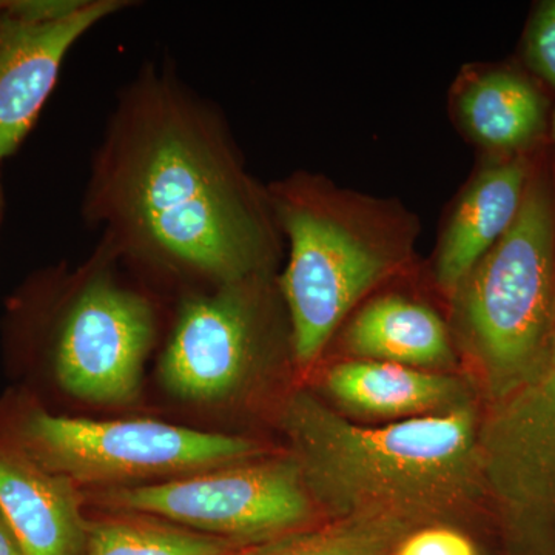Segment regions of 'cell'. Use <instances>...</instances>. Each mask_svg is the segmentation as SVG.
I'll list each match as a JSON object with an SVG mask.
<instances>
[{"label": "cell", "mask_w": 555, "mask_h": 555, "mask_svg": "<svg viewBox=\"0 0 555 555\" xmlns=\"http://www.w3.org/2000/svg\"><path fill=\"white\" fill-rule=\"evenodd\" d=\"M82 217L120 264L207 291L268 275V193L247 177L221 113L167 64L119 91L91 159Z\"/></svg>", "instance_id": "cell-1"}, {"label": "cell", "mask_w": 555, "mask_h": 555, "mask_svg": "<svg viewBox=\"0 0 555 555\" xmlns=\"http://www.w3.org/2000/svg\"><path fill=\"white\" fill-rule=\"evenodd\" d=\"M278 422L324 520L387 516L416 528H460L488 514L481 420L470 401L366 427L298 389L281 404Z\"/></svg>", "instance_id": "cell-2"}, {"label": "cell", "mask_w": 555, "mask_h": 555, "mask_svg": "<svg viewBox=\"0 0 555 555\" xmlns=\"http://www.w3.org/2000/svg\"><path fill=\"white\" fill-rule=\"evenodd\" d=\"M489 403L520 385L555 326V181L532 167L513 225L456 288Z\"/></svg>", "instance_id": "cell-3"}, {"label": "cell", "mask_w": 555, "mask_h": 555, "mask_svg": "<svg viewBox=\"0 0 555 555\" xmlns=\"http://www.w3.org/2000/svg\"><path fill=\"white\" fill-rule=\"evenodd\" d=\"M268 195L291 246L281 294L292 352L299 367L309 369L349 310L389 275L398 255L389 236L315 178L286 179Z\"/></svg>", "instance_id": "cell-4"}, {"label": "cell", "mask_w": 555, "mask_h": 555, "mask_svg": "<svg viewBox=\"0 0 555 555\" xmlns=\"http://www.w3.org/2000/svg\"><path fill=\"white\" fill-rule=\"evenodd\" d=\"M17 447L40 466L83 486L159 483L268 455L250 438L206 433L156 420H91L35 411Z\"/></svg>", "instance_id": "cell-5"}, {"label": "cell", "mask_w": 555, "mask_h": 555, "mask_svg": "<svg viewBox=\"0 0 555 555\" xmlns=\"http://www.w3.org/2000/svg\"><path fill=\"white\" fill-rule=\"evenodd\" d=\"M119 259L104 244L67 278L53 323L54 374L65 392L104 406H126L141 392L145 360L159 334L149 292L119 280Z\"/></svg>", "instance_id": "cell-6"}, {"label": "cell", "mask_w": 555, "mask_h": 555, "mask_svg": "<svg viewBox=\"0 0 555 555\" xmlns=\"http://www.w3.org/2000/svg\"><path fill=\"white\" fill-rule=\"evenodd\" d=\"M91 499L109 511L163 518L243 547L324 521L291 454L262 455L159 483L101 488Z\"/></svg>", "instance_id": "cell-7"}, {"label": "cell", "mask_w": 555, "mask_h": 555, "mask_svg": "<svg viewBox=\"0 0 555 555\" xmlns=\"http://www.w3.org/2000/svg\"><path fill=\"white\" fill-rule=\"evenodd\" d=\"M480 451L500 555H555V326L524 382L489 403Z\"/></svg>", "instance_id": "cell-8"}, {"label": "cell", "mask_w": 555, "mask_h": 555, "mask_svg": "<svg viewBox=\"0 0 555 555\" xmlns=\"http://www.w3.org/2000/svg\"><path fill=\"white\" fill-rule=\"evenodd\" d=\"M268 275L181 295L158 375L190 403H221L251 377L269 339Z\"/></svg>", "instance_id": "cell-9"}, {"label": "cell", "mask_w": 555, "mask_h": 555, "mask_svg": "<svg viewBox=\"0 0 555 555\" xmlns=\"http://www.w3.org/2000/svg\"><path fill=\"white\" fill-rule=\"evenodd\" d=\"M127 0H86L69 16L30 21L0 11V164L30 133L56 86L68 51L100 22L129 9Z\"/></svg>", "instance_id": "cell-10"}, {"label": "cell", "mask_w": 555, "mask_h": 555, "mask_svg": "<svg viewBox=\"0 0 555 555\" xmlns=\"http://www.w3.org/2000/svg\"><path fill=\"white\" fill-rule=\"evenodd\" d=\"M20 447L0 444V513L28 555H86V495Z\"/></svg>", "instance_id": "cell-11"}, {"label": "cell", "mask_w": 555, "mask_h": 555, "mask_svg": "<svg viewBox=\"0 0 555 555\" xmlns=\"http://www.w3.org/2000/svg\"><path fill=\"white\" fill-rule=\"evenodd\" d=\"M532 166L525 156L494 164L467 189L441 241L437 280L454 292L513 225Z\"/></svg>", "instance_id": "cell-12"}, {"label": "cell", "mask_w": 555, "mask_h": 555, "mask_svg": "<svg viewBox=\"0 0 555 555\" xmlns=\"http://www.w3.org/2000/svg\"><path fill=\"white\" fill-rule=\"evenodd\" d=\"M324 385L343 411L375 418H415L469 401L466 387L454 377L386 361L335 364Z\"/></svg>", "instance_id": "cell-13"}, {"label": "cell", "mask_w": 555, "mask_h": 555, "mask_svg": "<svg viewBox=\"0 0 555 555\" xmlns=\"http://www.w3.org/2000/svg\"><path fill=\"white\" fill-rule=\"evenodd\" d=\"M346 346L358 360L408 367H441L452 361L447 326L434 310L403 297L369 302L346 332Z\"/></svg>", "instance_id": "cell-14"}, {"label": "cell", "mask_w": 555, "mask_h": 555, "mask_svg": "<svg viewBox=\"0 0 555 555\" xmlns=\"http://www.w3.org/2000/svg\"><path fill=\"white\" fill-rule=\"evenodd\" d=\"M459 107L470 133L492 149L528 147L545 127V102L513 73L481 76L463 91Z\"/></svg>", "instance_id": "cell-15"}, {"label": "cell", "mask_w": 555, "mask_h": 555, "mask_svg": "<svg viewBox=\"0 0 555 555\" xmlns=\"http://www.w3.org/2000/svg\"><path fill=\"white\" fill-rule=\"evenodd\" d=\"M244 547L137 513L89 520L86 555H240Z\"/></svg>", "instance_id": "cell-16"}, {"label": "cell", "mask_w": 555, "mask_h": 555, "mask_svg": "<svg viewBox=\"0 0 555 555\" xmlns=\"http://www.w3.org/2000/svg\"><path fill=\"white\" fill-rule=\"evenodd\" d=\"M418 529L397 517L335 518L244 547L240 555H396Z\"/></svg>", "instance_id": "cell-17"}, {"label": "cell", "mask_w": 555, "mask_h": 555, "mask_svg": "<svg viewBox=\"0 0 555 555\" xmlns=\"http://www.w3.org/2000/svg\"><path fill=\"white\" fill-rule=\"evenodd\" d=\"M396 555H480V550L456 526L438 525L412 532Z\"/></svg>", "instance_id": "cell-18"}, {"label": "cell", "mask_w": 555, "mask_h": 555, "mask_svg": "<svg viewBox=\"0 0 555 555\" xmlns=\"http://www.w3.org/2000/svg\"><path fill=\"white\" fill-rule=\"evenodd\" d=\"M526 60L555 87V0L537 10L526 36Z\"/></svg>", "instance_id": "cell-19"}, {"label": "cell", "mask_w": 555, "mask_h": 555, "mask_svg": "<svg viewBox=\"0 0 555 555\" xmlns=\"http://www.w3.org/2000/svg\"><path fill=\"white\" fill-rule=\"evenodd\" d=\"M0 555H28L2 513H0Z\"/></svg>", "instance_id": "cell-20"}, {"label": "cell", "mask_w": 555, "mask_h": 555, "mask_svg": "<svg viewBox=\"0 0 555 555\" xmlns=\"http://www.w3.org/2000/svg\"><path fill=\"white\" fill-rule=\"evenodd\" d=\"M2 210H3V193H2V185H0V221H2Z\"/></svg>", "instance_id": "cell-21"}, {"label": "cell", "mask_w": 555, "mask_h": 555, "mask_svg": "<svg viewBox=\"0 0 555 555\" xmlns=\"http://www.w3.org/2000/svg\"><path fill=\"white\" fill-rule=\"evenodd\" d=\"M7 3H9V0H0V11L7 9Z\"/></svg>", "instance_id": "cell-22"}, {"label": "cell", "mask_w": 555, "mask_h": 555, "mask_svg": "<svg viewBox=\"0 0 555 555\" xmlns=\"http://www.w3.org/2000/svg\"><path fill=\"white\" fill-rule=\"evenodd\" d=\"M553 138H554V142H555V112H554V116H553Z\"/></svg>", "instance_id": "cell-23"}]
</instances>
